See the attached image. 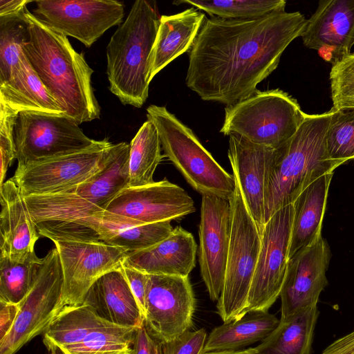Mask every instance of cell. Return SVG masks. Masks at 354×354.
I'll return each mask as SVG.
<instances>
[{
  "mask_svg": "<svg viewBox=\"0 0 354 354\" xmlns=\"http://www.w3.org/2000/svg\"><path fill=\"white\" fill-rule=\"evenodd\" d=\"M113 145L104 139L82 151L17 166L12 178L24 196L63 192L100 172L107 163Z\"/></svg>",
  "mask_w": 354,
  "mask_h": 354,
  "instance_id": "30bf717a",
  "label": "cell"
},
{
  "mask_svg": "<svg viewBox=\"0 0 354 354\" xmlns=\"http://www.w3.org/2000/svg\"><path fill=\"white\" fill-rule=\"evenodd\" d=\"M306 22L298 11L248 20L205 18L189 51L187 86L203 100L226 106L248 97Z\"/></svg>",
  "mask_w": 354,
  "mask_h": 354,
  "instance_id": "6da1fadb",
  "label": "cell"
},
{
  "mask_svg": "<svg viewBox=\"0 0 354 354\" xmlns=\"http://www.w3.org/2000/svg\"><path fill=\"white\" fill-rule=\"evenodd\" d=\"M234 179L235 190L228 200L231 208L230 248L223 288L216 304L223 323L245 315L261 243V234Z\"/></svg>",
  "mask_w": 354,
  "mask_h": 354,
  "instance_id": "52a82bcc",
  "label": "cell"
},
{
  "mask_svg": "<svg viewBox=\"0 0 354 354\" xmlns=\"http://www.w3.org/2000/svg\"><path fill=\"white\" fill-rule=\"evenodd\" d=\"M204 328L185 332L177 338L162 344L163 354H204L207 340Z\"/></svg>",
  "mask_w": 354,
  "mask_h": 354,
  "instance_id": "f35d334b",
  "label": "cell"
},
{
  "mask_svg": "<svg viewBox=\"0 0 354 354\" xmlns=\"http://www.w3.org/2000/svg\"><path fill=\"white\" fill-rule=\"evenodd\" d=\"M197 245L180 226L169 236L145 249L129 252L123 264L147 274L188 276L196 266Z\"/></svg>",
  "mask_w": 354,
  "mask_h": 354,
  "instance_id": "7402d4cb",
  "label": "cell"
},
{
  "mask_svg": "<svg viewBox=\"0 0 354 354\" xmlns=\"http://www.w3.org/2000/svg\"><path fill=\"white\" fill-rule=\"evenodd\" d=\"M153 354H163L162 344L156 339L154 340Z\"/></svg>",
  "mask_w": 354,
  "mask_h": 354,
  "instance_id": "bcb514c9",
  "label": "cell"
},
{
  "mask_svg": "<svg viewBox=\"0 0 354 354\" xmlns=\"http://www.w3.org/2000/svg\"><path fill=\"white\" fill-rule=\"evenodd\" d=\"M29 39L23 51L63 113L78 124L100 118V106L91 84L93 70L66 36L41 21L27 8Z\"/></svg>",
  "mask_w": 354,
  "mask_h": 354,
  "instance_id": "7a4b0ae2",
  "label": "cell"
},
{
  "mask_svg": "<svg viewBox=\"0 0 354 354\" xmlns=\"http://www.w3.org/2000/svg\"><path fill=\"white\" fill-rule=\"evenodd\" d=\"M83 304L113 324L136 328L144 324L142 312L120 269L99 278L87 292Z\"/></svg>",
  "mask_w": 354,
  "mask_h": 354,
  "instance_id": "603a6c76",
  "label": "cell"
},
{
  "mask_svg": "<svg viewBox=\"0 0 354 354\" xmlns=\"http://www.w3.org/2000/svg\"><path fill=\"white\" fill-rule=\"evenodd\" d=\"M196 299L189 277L148 274L144 325L164 344L189 330Z\"/></svg>",
  "mask_w": 354,
  "mask_h": 354,
  "instance_id": "4fadbf2b",
  "label": "cell"
},
{
  "mask_svg": "<svg viewBox=\"0 0 354 354\" xmlns=\"http://www.w3.org/2000/svg\"><path fill=\"white\" fill-rule=\"evenodd\" d=\"M205 19V14L192 6L174 15L160 16L151 55L150 82L174 59L189 53Z\"/></svg>",
  "mask_w": 354,
  "mask_h": 354,
  "instance_id": "cb8c5ba5",
  "label": "cell"
},
{
  "mask_svg": "<svg viewBox=\"0 0 354 354\" xmlns=\"http://www.w3.org/2000/svg\"><path fill=\"white\" fill-rule=\"evenodd\" d=\"M34 15L53 30L89 48L108 29L120 26L124 4L113 0H39Z\"/></svg>",
  "mask_w": 354,
  "mask_h": 354,
  "instance_id": "9a60e30c",
  "label": "cell"
},
{
  "mask_svg": "<svg viewBox=\"0 0 354 354\" xmlns=\"http://www.w3.org/2000/svg\"><path fill=\"white\" fill-rule=\"evenodd\" d=\"M14 138L17 166L82 151L97 142L86 136L77 122L63 113L19 112Z\"/></svg>",
  "mask_w": 354,
  "mask_h": 354,
  "instance_id": "ba28073f",
  "label": "cell"
},
{
  "mask_svg": "<svg viewBox=\"0 0 354 354\" xmlns=\"http://www.w3.org/2000/svg\"><path fill=\"white\" fill-rule=\"evenodd\" d=\"M19 311V304L0 301V340L11 330Z\"/></svg>",
  "mask_w": 354,
  "mask_h": 354,
  "instance_id": "60d3db41",
  "label": "cell"
},
{
  "mask_svg": "<svg viewBox=\"0 0 354 354\" xmlns=\"http://www.w3.org/2000/svg\"><path fill=\"white\" fill-rule=\"evenodd\" d=\"M137 328L113 325L92 332L78 343L60 348L65 354H131Z\"/></svg>",
  "mask_w": 354,
  "mask_h": 354,
  "instance_id": "e575fe53",
  "label": "cell"
},
{
  "mask_svg": "<svg viewBox=\"0 0 354 354\" xmlns=\"http://www.w3.org/2000/svg\"><path fill=\"white\" fill-rule=\"evenodd\" d=\"M63 273L62 304H82L91 286L109 272L119 270L129 251L102 241H53Z\"/></svg>",
  "mask_w": 354,
  "mask_h": 354,
  "instance_id": "5bb4252c",
  "label": "cell"
},
{
  "mask_svg": "<svg viewBox=\"0 0 354 354\" xmlns=\"http://www.w3.org/2000/svg\"><path fill=\"white\" fill-rule=\"evenodd\" d=\"M113 325L88 304L65 306L44 332L43 342L50 351L78 343L92 332Z\"/></svg>",
  "mask_w": 354,
  "mask_h": 354,
  "instance_id": "f546056e",
  "label": "cell"
},
{
  "mask_svg": "<svg viewBox=\"0 0 354 354\" xmlns=\"http://www.w3.org/2000/svg\"><path fill=\"white\" fill-rule=\"evenodd\" d=\"M129 151L130 145L127 142L114 144L107 163L100 172L65 192L105 210L110 202L129 186Z\"/></svg>",
  "mask_w": 354,
  "mask_h": 354,
  "instance_id": "4316f807",
  "label": "cell"
},
{
  "mask_svg": "<svg viewBox=\"0 0 354 354\" xmlns=\"http://www.w3.org/2000/svg\"><path fill=\"white\" fill-rule=\"evenodd\" d=\"M230 232L229 201L203 196L198 225V262L202 279L214 301H218L223 288Z\"/></svg>",
  "mask_w": 354,
  "mask_h": 354,
  "instance_id": "e0dca14e",
  "label": "cell"
},
{
  "mask_svg": "<svg viewBox=\"0 0 354 354\" xmlns=\"http://www.w3.org/2000/svg\"><path fill=\"white\" fill-rule=\"evenodd\" d=\"M43 263L35 252L21 263L0 256V301L19 304L32 286Z\"/></svg>",
  "mask_w": 354,
  "mask_h": 354,
  "instance_id": "d6a6232c",
  "label": "cell"
},
{
  "mask_svg": "<svg viewBox=\"0 0 354 354\" xmlns=\"http://www.w3.org/2000/svg\"><path fill=\"white\" fill-rule=\"evenodd\" d=\"M154 340L144 324L138 327L136 331L131 354H153Z\"/></svg>",
  "mask_w": 354,
  "mask_h": 354,
  "instance_id": "b9f144b4",
  "label": "cell"
},
{
  "mask_svg": "<svg viewBox=\"0 0 354 354\" xmlns=\"http://www.w3.org/2000/svg\"><path fill=\"white\" fill-rule=\"evenodd\" d=\"M321 354H354V330L334 341Z\"/></svg>",
  "mask_w": 354,
  "mask_h": 354,
  "instance_id": "7bdbcfd3",
  "label": "cell"
},
{
  "mask_svg": "<svg viewBox=\"0 0 354 354\" xmlns=\"http://www.w3.org/2000/svg\"><path fill=\"white\" fill-rule=\"evenodd\" d=\"M29 0H0V17L15 15L21 12Z\"/></svg>",
  "mask_w": 354,
  "mask_h": 354,
  "instance_id": "ee69618b",
  "label": "cell"
},
{
  "mask_svg": "<svg viewBox=\"0 0 354 354\" xmlns=\"http://www.w3.org/2000/svg\"><path fill=\"white\" fill-rule=\"evenodd\" d=\"M160 19L156 2L136 1L106 46L109 90L123 104L140 108L148 98Z\"/></svg>",
  "mask_w": 354,
  "mask_h": 354,
  "instance_id": "277c9868",
  "label": "cell"
},
{
  "mask_svg": "<svg viewBox=\"0 0 354 354\" xmlns=\"http://www.w3.org/2000/svg\"><path fill=\"white\" fill-rule=\"evenodd\" d=\"M318 315L315 306L286 321L279 320L275 329L252 350L256 354H310Z\"/></svg>",
  "mask_w": 354,
  "mask_h": 354,
  "instance_id": "f1b7e54d",
  "label": "cell"
},
{
  "mask_svg": "<svg viewBox=\"0 0 354 354\" xmlns=\"http://www.w3.org/2000/svg\"><path fill=\"white\" fill-rule=\"evenodd\" d=\"M63 273L57 248L43 257L30 290L19 304V311L10 333L0 340V354H15L32 339L44 333L62 310Z\"/></svg>",
  "mask_w": 354,
  "mask_h": 354,
  "instance_id": "9c48e42d",
  "label": "cell"
},
{
  "mask_svg": "<svg viewBox=\"0 0 354 354\" xmlns=\"http://www.w3.org/2000/svg\"><path fill=\"white\" fill-rule=\"evenodd\" d=\"M129 145L128 187L153 183L154 172L165 158L161 153L160 140L155 125L148 120L145 122Z\"/></svg>",
  "mask_w": 354,
  "mask_h": 354,
  "instance_id": "4dcf8cb0",
  "label": "cell"
},
{
  "mask_svg": "<svg viewBox=\"0 0 354 354\" xmlns=\"http://www.w3.org/2000/svg\"><path fill=\"white\" fill-rule=\"evenodd\" d=\"M0 100L18 113L22 111L63 113L24 53L13 69L10 80L0 85Z\"/></svg>",
  "mask_w": 354,
  "mask_h": 354,
  "instance_id": "484cf974",
  "label": "cell"
},
{
  "mask_svg": "<svg viewBox=\"0 0 354 354\" xmlns=\"http://www.w3.org/2000/svg\"><path fill=\"white\" fill-rule=\"evenodd\" d=\"M44 221H71L93 230L100 240L124 248L130 252L149 248L166 239L174 228L170 221L140 224L104 210L90 213L67 201L48 202L43 212Z\"/></svg>",
  "mask_w": 354,
  "mask_h": 354,
  "instance_id": "7c38bea8",
  "label": "cell"
},
{
  "mask_svg": "<svg viewBox=\"0 0 354 354\" xmlns=\"http://www.w3.org/2000/svg\"><path fill=\"white\" fill-rule=\"evenodd\" d=\"M294 216L292 204L277 211L265 223L245 314L268 311L280 295L289 260Z\"/></svg>",
  "mask_w": 354,
  "mask_h": 354,
  "instance_id": "8fae6325",
  "label": "cell"
},
{
  "mask_svg": "<svg viewBox=\"0 0 354 354\" xmlns=\"http://www.w3.org/2000/svg\"><path fill=\"white\" fill-rule=\"evenodd\" d=\"M120 270L124 275L144 316L148 274L124 264Z\"/></svg>",
  "mask_w": 354,
  "mask_h": 354,
  "instance_id": "ab89813d",
  "label": "cell"
},
{
  "mask_svg": "<svg viewBox=\"0 0 354 354\" xmlns=\"http://www.w3.org/2000/svg\"><path fill=\"white\" fill-rule=\"evenodd\" d=\"M51 354V353H50Z\"/></svg>",
  "mask_w": 354,
  "mask_h": 354,
  "instance_id": "c3c4849f",
  "label": "cell"
},
{
  "mask_svg": "<svg viewBox=\"0 0 354 354\" xmlns=\"http://www.w3.org/2000/svg\"><path fill=\"white\" fill-rule=\"evenodd\" d=\"M333 175V172L326 174L314 180L293 203L289 259L322 236V221Z\"/></svg>",
  "mask_w": 354,
  "mask_h": 354,
  "instance_id": "d4e9b609",
  "label": "cell"
},
{
  "mask_svg": "<svg viewBox=\"0 0 354 354\" xmlns=\"http://www.w3.org/2000/svg\"><path fill=\"white\" fill-rule=\"evenodd\" d=\"M329 111L326 145L330 158L342 164L354 160V107Z\"/></svg>",
  "mask_w": 354,
  "mask_h": 354,
  "instance_id": "d590c367",
  "label": "cell"
},
{
  "mask_svg": "<svg viewBox=\"0 0 354 354\" xmlns=\"http://www.w3.org/2000/svg\"><path fill=\"white\" fill-rule=\"evenodd\" d=\"M330 119V111L306 114L296 133L275 149L266 178L264 223L277 211L293 204L311 183L342 165L330 159L328 153Z\"/></svg>",
  "mask_w": 354,
  "mask_h": 354,
  "instance_id": "3957f363",
  "label": "cell"
},
{
  "mask_svg": "<svg viewBox=\"0 0 354 354\" xmlns=\"http://www.w3.org/2000/svg\"><path fill=\"white\" fill-rule=\"evenodd\" d=\"M174 4L185 3L207 12L211 17L248 20L285 11L284 0H178Z\"/></svg>",
  "mask_w": 354,
  "mask_h": 354,
  "instance_id": "1f68e13d",
  "label": "cell"
},
{
  "mask_svg": "<svg viewBox=\"0 0 354 354\" xmlns=\"http://www.w3.org/2000/svg\"><path fill=\"white\" fill-rule=\"evenodd\" d=\"M306 115L296 99L283 90L257 89L248 97L225 106L220 132L225 136L236 133L277 149L296 133Z\"/></svg>",
  "mask_w": 354,
  "mask_h": 354,
  "instance_id": "8992f818",
  "label": "cell"
},
{
  "mask_svg": "<svg viewBox=\"0 0 354 354\" xmlns=\"http://www.w3.org/2000/svg\"><path fill=\"white\" fill-rule=\"evenodd\" d=\"M51 354H65V353L59 347H55L50 351Z\"/></svg>",
  "mask_w": 354,
  "mask_h": 354,
  "instance_id": "7dc6e473",
  "label": "cell"
},
{
  "mask_svg": "<svg viewBox=\"0 0 354 354\" xmlns=\"http://www.w3.org/2000/svg\"><path fill=\"white\" fill-rule=\"evenodd\" d=\"M0 256L14 262H24L35 252L39 234L12 178L0 187Z\"/></svg>",
  "mask_w": 354,
  "mask_h": 354,
  "instance_id": "44dd1931",
  "label": "cell"
},
{
  "mask_svg": "<svg viewBox=\"0 0 354 354\" xmlns=\"http://www.w3.org/2000/svg\"><path fill=\"white\" fill-rule=\"evenodd\" d=\"M279 319L268 311H254L214 328L207 337L204 354L241 350L263 341L278 326Z\"/></svg>",
  "mask_w": 354,
  "mask_h": 354,
  "instance_id": "83f0119b",
  "label": "cell"
},
{
  "mask_svg": "<svg viewBox=\"0 0 354 354\" xmlns=\"http://www.w3.org/2000/svg\"><path fill=\"white\" fill-rule=\"evenodd\" d=\"M17 114L0 100V187L5 182L8 167L16 158L14 130Z\"/></svg>",
  "mask_w": 354,
  "mask_h": 354,
  "instance_id": "74e56055",
  "label": "cell"
},
{
  "mask_svg": "<svg viewBox=\"0 0 354 354\" xmlns=\"http://www.w3.org/2000/svg\"><path fill=\"white\" fill-rule=\"evenodd\" d=\"M227 156L247 209L261 234L264 228L266 178L275 149L229 136Z\"/></svg>",
  "mask_w": 354,
  "mask_h": 354,
  "instance_id": "ffe728a7",
  "label": "cell"
},
{
  "mask_svg": "<svg viewBox=\"0 0 354 354\" xmlns=\"http://www.w3.org/2000/svg\"><path fill=\"white\" fill-rule=\"evenodd\" d=\"M330 80L333 109L354 107V53L333 65Z\"/></svg>",
  "mask_w": 354,
  "mask_h": 354,
  "instance_id": "8d00e7d4",
  "label": "cell"
},
{
  "mask_svg": "<svg viewBox=\"0 0 354 354\" xmlns=\"http://www.w3.org/2000/svg\"><path fill=\"white\" fill-rule=\"evenodd\" d=\"M147 118L156 127L167 158L194 189L203 196L229 200L235 179L203 146L193 131L164 106L151 104Z\"/></svg>",
  "mask_w": 354,
  "mask_h": 354,
  "instance_id": "5b68a950",
  "label": "cell"
},
{
  "mask_svg": "<svg viewBox=\"0 0 354 354\" xmlns=\"http://www.w3.org/2000/svg\"><path fill=\"white\" fill-rule=\"evenodd\" d=\"M140 224L171 221L196 211L192 198L181 187L165 178L140 187H127L104 210Z\"/></svg>",
  "mask_w": 354,
  "mask_h": 354,
  "instance_id": "ac0fdd59",
  "label": "cell"
},
{
  "mask_svg": "<svg viewBox=\"0 0 354 354\" xmlns=\"http://www.w3.org/2000/svg\"><path fill=\"white\" fill-rule=\"evenodd\" d=\"M301 37L326 62H339L354 44V0L319 1Z\"/></svg>",
  "mask_w": 354,
  "mask_h": 354,
  "instance_id": "d6986e66",
  "label": "cell"
},
{
  "mask_svg": "<svg viewBox=\"0 0 354 354\" xmlns=\"http://www.w3.org/2000/svg\"><path fill=\"white\" fill-rule=\"evenodd\" d=\"M26 8L19 13L0 17V85L10 80L29 39L28 24L24 17Z\"/></svg>",
  "mask_w": 354,
  "mask_h": 354,
  "instance_id": "836d02e7",
  "label": "cell"
},
{
  "mask_svg": "<svg viewBox=\"0 0 354 354\" xmlns=\"http://www.w3.org/2000/svg\"><path fill=\"white\" fill-rule=\"evenodd\" d=\"M330 257L329 245L321 236L289 259L279 295L280 321H286L317 306L319 295L328 283L326 271Z\"/></svg>",
  "mask_w": 354,
  "mask_h": 354,
  "instance_id": "2e32d148",
  "label": "cell"
},
{
  "mask_svg": "<svg viewBox=\"0 0 354 354\" xmlns=\"http://www.w3.org/2000/svg\"><path fill=\"white\" fill-rule=\"evenodd\" d=\"M205 354H256L252 348L244 350H237V351H223V352H216V353H210Z\"/></svg>",
  "mask_w": 354,
  "mask_h": 354,
  "instance_id": "f6af8a7d",
  "label": "cell"
}]
</instances>
